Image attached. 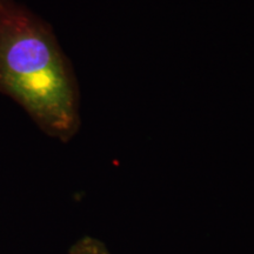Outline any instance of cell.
<instances>
[{"instance_id": "obj_1", "label": "cell", "mask_w": 254, "mask_h": 254, "mask_svg": "<svg viewBox=\"0 0 254 254\" xmlns=\"http://www.w3.org/2000/svg\"><path fill=\"white\" fill-rule=\"evenodd\" d=\"M0 93L45 134L68 142L80 128V93L52 27L17 0H0Z\"/></svg>"}, {"instance_id": "obj_2", "label": "cell", "mask_w": 254, "mask_h": 254, "mask_svg": "<svg viewBox=\"0 0 254 254\" xmlns=\"http://www.w3.org/2000/svg\"><path fill=\"white\" fill-rule=\"evenodd\" d=\"M69 254H111L101 241L91 237L78 240L69 250Z\"/></svg>"}]
</instances>
